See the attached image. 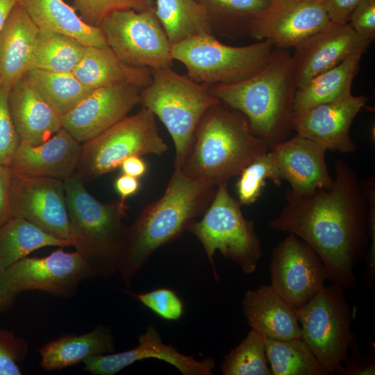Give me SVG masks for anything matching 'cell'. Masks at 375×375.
Here are the masks:
<instances>
[{
    "instance_id": "6da1fadb",
    "label": "cell",
    "mask_w": 375,
    "mask_h": 375,
    "mask_svg": "<svg viewBox=\"0 0 375 375\" xmlns=\"http://www.w3.org/2000/svg\"><path fill=\"white\" fill-rule=\"evenodd\" d=\"M335 169L331 185L311 194L299 196L288 189L285 206L268 226L305 242L323 261L333 284L354 290V267L369 244L367 200L351 165L338 159Z\"/></svg>"
},
{
    "instance_id": "7a4b0ae2",
    "label": "cell",
    "mask_w": 375,
    "mask_h": 375,
    "mask_svg": "<svg viewBox=\"0 0 375 375\" xmlns=\"http://www.w3.org/2000/svg\"><path fill=\"white\" fill-rule=\"evenodd\" d=\"M216 190L217 187L193 179L175 167L162 196L126 226L117 269L126 286L154 251L176 240L204 213Z\"/></svg>"
},
{
    "instance_id": "3957f363",
    "label": "cell",
    "mask_w": 375,
    "mask_h": 375,
    "mask_svg": "<svg viewBox=\"0 0 375 375\" xmlns=\"http://www.w3.org/2000/svg\"><path fill=\"white\" fill-rule=\"evenodd\" d=\"M287 49L274 47L267 65L252 76L209 88L220 101L242 112L253 133L270 148L290 138L293 130L297 85Z\"/></svg>"
},
{
    "instance_id": "277c9868",
    "label": "cell",
    "mask_w": 375,
    "mask_h": 375,
    "mask_svg": "<svg viewBox=\"0 0 375 375\" xmlns=\"http://www.w3.org/2000/svg\"><path fill=\"white\" fill-rule=\"evenodd\" d=\"M269 149L242 112L221 102L200 120L181 169L189 177L217 187Z\"/></svg>"
},
{
    "instance_id": "5b68a950",
    "label": "cell",
    "mask_w": 375,
    "mask_h": 375,
    "mask_svg": "<svg viewBox=\"0 0 375 375\" xmlns=\"http://www.w3.org/2000/svg\"><path fill=\"white\" fill-rule=\"evenodd\" d=\"M64 181L69 227V241L97 276L117 272L126 226L127 209L119 200L102 203L92 197L75 174Z\"/></svg>"
},
{
    "instance_id": "8992f818",
    "label": "cell",
    "mask_w": 375,
    "mask_h": 375,
    "mask_svg": "<svg viewBox=\"0 0 375 375\" xmlns=\"http://www.w3.org/2000/svg\"><path fill=\"white\" fill-rule=\"evenodd\" d=\"M152 80L140 93V102L165 125L176 150L175 167H182L197 127L206 111L221 103L209 88L171 67L150 69Z\"/></svg>"
},
{
    "instance_id": "52a82bcc",
    "label": "cell",
    "mask_w": 375,
    "mask_h": 375,
    "mask_svg": "<svg viewBox=\"0 0 375 375\" xmlns=\"http://www.w3.org/2000/svg\"><path fill=\"white\" fill-rule=\"evenodd\" d=\"M274 47L268 40L242 47L223 44L201 33L172 44L171 55L185 67L187 76L207 88L242 81L261 70Z\"/></svg>"
},
{
    "instance_id": "ba28073f",
    "label": "cell",
    "mask_w": 375,
    "mask_h": 375,
    "mask_svg": "<svg viewBox=\"0 0 375 375\" xmlns=\"http://www.w3.org/2000/svg\"><path fill=\"white\" fill-rule=\"evenodd\" d=\"M241 206L230 194L228 183L221 184L202 218L194 220L186 228L203 245L218 282L213 258L216 251L238 264L245 274L253 273L263 256L254 223L244 217Z\"/></svg>"
},
{
    "instance_id": "9c48e42d",
    "label": "cell",
    "mask_w": 375,
    "mask_h": 375,
    "mask_svg": "<svg viewBox=\"0 0 375 375\" xmlns=\"http://www.w3.org/2000/svg\"><path fill=\"white\" fill-rule=\"evenodd\" d=\"M295 312L301 339L312 354L331 374H342L356 339L344 290L334 284L324 286Z\"/></svg>"
},
{
    "instance_id": "30bf717a",
    "label": "cell",
    "mask_w": 375,
    "mask_h": 375,
    "mask_svg": "<svg viewBox=\"0 0 375 375\" xmlns=\"http://www.w3.org/2000/svg\"><path fill=\"white\" fill-rule=\"evenodd\" d=\"M168 146L159 135L156 116L142 108L96 137L81 143L76 175L83 183L113 172L131 156L157 155Z\"/></svg>"
},
{
    "instance_id": "8fae6325",
    "label": "cell",
    "mask_w": 375,
    "mask_h": 375,
    "mask_svg": "<svg viewBox=\"0 0 375 375\" xmlns=\"http://www.w3.org/2000/svg\"><path fill=\"white\" fill-rule=\"evenodd\" d=\"M62 248L44 257H25L0 269V310L10 308L22 292L28 290L69 297L83 280L97 276L81 253Z\"/></svg>"
},
{
    "instance_id": "7c38bea8",
    "label": "cell",
    "mask_w": 375,
    "mask_h": 375,
    "mask_svg": "<svg viewBox=\"0 0 375 375\" xmlns=\"http://www.w3.org/2000/svg\"><path fill=\"white\" fill-rule=\"evenodd\" d=\"M108 46L125 64L149 69L171 67V43L154 11L116 10L99 26Z\"/></svg>"
},
{
    "instance_id": "4fadbf2b",
    "label": "cell",
    "mask_w": 375,
    "mask_h": 375,
    "mask_svg": "<svg viewBox=\"0 0 375 375\" xmlns=\"http://www.w3.org/2000/svg\"><path fill=\"white\" fill-rule=\"evenodd\" d=\"M270 274V286L294 310L306 304L328 280L320 257L292 233L273 249Z\"/></svg>"
},
{
    "instance_id": "5bb4252c",
    "label": "cell",
    "mask_w": 375,
    "mask_h": 375,
    "mask_svg": "<svg viewBox=\"0 0 375 375\" xmlns=\"http://www.w3.org/2000/svg\"><path fill=\"white\" fill-rule=\"evenodd\" d=\"M331 23L322 0H270L252 22L249 35L288 49Z\"/></svg>"
},
{
    "instance_id": "9a60e30c",
    "label": "cell",
    "mask_w": 375,
    "mask_h": 375,
    "mask_svg": "<svg viewBox=\"0 0 375 375\" xmlns=\"http://www.w3.org/2000/svg\"><path fill=\"white\" fill-rule=\"evenodd\" d=\"M11 211L12 217L26 219L50 235L70 242L63 181L12 172Z\"/></svg>"
},
{
    "instance_id": "2e32d148",
    "label": "cell",
    "mask_w": 375,
    "mask_h": 375,
    "mask_svg": "<svg viewBox=\"0 0 375 375\" xmlns=\"http://www.w3.org/2000/svg\"><path fill=\"white\" fill-rule=\"evenodd\" d=\"M372 42L358 34L349 23H331L294 47L291 62L297 89L353 54L365 53Z\"/></svg>"
},
{
    "instance_id": "e0dca14e",
    "label": "cell",
    "mask_w": 375,
    "mask_h": 375,
    "mask_svg": "<svg viewBox=\"0 0 375 375\" xmlns=\"http://www.w3.org/2000/svg\"><path fill=\"white\" fill-rule=\"evenodd\" d=\"M142 88L122 84L93 90L62 117V127L81 144L117 124L140 102Z\"/></svg>"
},
{
    "instance_id": "ac0fdd59",
    "label": "cell",
    "mask_w": 375,
    "mask_h": 375,
    "mask_svg": "<svg viewBox=\"0 0 375 375\" xmlns=\"http://www.w3.org/2000/svg\"><path fill=\"white\" fill-rule=\"evenodd\" d=\"M367 97L351 93L337 101L317 106L293 117V130L327 150L354 152L357 145L350 128L357 115L367 108Z\"/></svg>"
},
{
    "instance_id": "d6986e66",
    "label": "cell",
    "mask_w": 375,
    "mask_h": 375,
    "mask_svg": "<svg viewBox=\"0 0 375 375\" xmlns=\"http://www.w3.org/2000/svg\"><path fill=\"white\" fill-rule=\"evenodd\" d=\"M138 342L136 347L128 351L88 357L83 361L84 369L94 375H114L137 361L157 358L173 365L184 375L212 374L215 367L212 358L197 360L181 353L173 347L163 343L153 325H149L139 336Z\"/></svg>"
},
{
    "instance_id": "ffe728a7",
    "label": "cell",
    "mask_w": 375,
    "mask_h": 375,
    "mask_svg": "<svg viewBox=\"0 0 375 375\" xmlns=\"http://www.w3.org/2000/svg\"><path fill=\"white\" fill-rule=\"evenodd\" d=\"M281 178L293 194L307 196L333 181L325 159L326 149L296 134L270 148Z\"/></svg>"
},
{
    "instance_id": "44dd1931",
    "label": "cell",
    "mask_w": 375,
    "mask_h": 375,
    "mask_svg": "<svg viewBox=\"0 0 375 375\" xmlns=\"http://www.w3.org/2000/svg\"><path fill=\"white\" fill-rule=\"evenodd\" d=\"M81 149V144L62 127L40 144L19 143L9 167L19 175L65 181L76 174Z\"/></svg>"
},
{
    "instance_id": "7402d4cb",
    "label": "cell",
    "mask_w": 375,
    "mask_h": 375,
    "mask_svg": "<svg viewBox=\"0 0 375 375\" xmlns=\"http://www.w3.org/2000/svg\"><path fill=\"white\" fill-rule=\"evenodd\" d=\"M8 105L20 143L40 144L62 128V116L42 98L26 74L10 89Z\"/></svg>"
},
{
    "instance_id": "603a6c76",
    "label": "cell",
    "mask_w": 375,
    "mask_h": 375,
    "mask_svg": "<svg viewBox=\"0 0 375 375\" xmlns=\"http://www.w3.org/2000/svg\"><path fill=\"white\" fill-rule=\"evenodd\" d=\"M39 33L19 2L0 33V83L8 90L30 70Z\"/></svg>"
},
{
    "instance_id": "cb8c5ba5",
    "label": "cell",
    "mask_w": 375,
    "mask_h": 375,
    "mask_svg": "<svg viewBox=\"0 0 375 375\" xmlns=\"http://www.w3.org/2000/svg\"><path fill=\"white\" fill-rule=\"evenodd\" d=\"M243 312L251 329L265 338H301L295 310L269 285L247 290L242 300Z\"/></svg>"
},
{
    "instance_id": "d4e9b609",
    "label": "cell",
    "mask_w": 375,
    "mask_h": 375,
    "mask_svg": "<svg viewBox=\"0 0 375 375\" xmlns=\"http://www.w3.org/2000/svg\"><path fill=\"white\" fill-rule=\"evenodd\" d=\"M72 72L91 90L122 84L143 88L152 80L149 69L125 64L108 46L87 47L82 59Z\"/></svg>"
},
{
    "instance_id": "484cf974",
    "label": "cell",
    "mask_w": 375,
    "mask_h": 375,
    "mask_svg": "<svg viewBox=\"0 0 375 375\" xmlns=\"http://www.w3.org/2000/svg\"><path fill=\"white\" fill-rule=\"evenodd\" d=\"M41 31L64 35L85 47L108 46L99 27L85 22L63 0H19Z\"/></svg>"
},
{
    "instance_id": "4316f807",
    "label": "cell",
    "mask_w": 375,
    "mask_h": 375,
    "mask_svg": "<svg viewBox=\"0 0 375 375\" xmlns=\"http://www.w3.org/2000/svg\"><path fill=\"white\" fill-rule=\"evenodd\" d=\"M114 349L110 330L99 326L87 333L63 335L46 344L40 349V365L46 371L61 369L90 356L113 353Z\"/></svg>"
},
{
    "instance_id": "83f0119b",
    "label": "cell",
    "mask_w": 375,
    "mask_h": 375,
    "mask_svg": "<svg viewBox=\"0 0 375 375\" xmlns=\"http://www.w3.org/2000/svg\"><path fill=\"white\" fill-rule=\"evenodd\" d=\"M363 53L358 52L353 54L298 88L294 103V115L350 94Z\"/></svg>"
},
{
    "instance_id": "f1b7e54d",
    "label": "cell",
    "mask_w": 375,
    "mask_h": 375,
    "mask_svg": "<svg viewBox=\"0 0 375 375\" xmlns=\"http://www.w3.org/2000/svg\"><path fill=\"white\" fill-rule=\"evenodd\" d=\"M71 246L26 219L12 217L0 226V269L44 247Z\"/></svg>"
},
{
    "instance_id": "f546056e",
    "label": "cell",
    "mask_w": 375,
    "mask_h": 375,
    "mask_svg": "<svg viewBox=\"0 0 375 375\" xmlns=\"http://www.w3.org/2000/svg\"><path fill=\"white\" fill-rule=\"evenodd\" d=\"M154 12L171 44L212 33L208 12L199 0H155Z\"/></svg>"
},
{
    "instance_id": "4dcf8cb0",
    "label": "cell",
    "mask_w": 375,
    "mask_h": 375,
    "mask_svg": "<svg viewBox=\"0 0 375 375\" xmlns=\"http://www.w3.org/2000/svg\"><path fill=\"white\" fill-rule=\"evenodd\" d=\"M28 78L42 98L62 117L73 110L93 90L73 74L31 69Z\"/></svg>"
},
{
    "instance_id": "1f68e13d",
    "label": "cell",
    "mask_w": 375,
    "mask_h": 375,
    "mask_svg": "<svg viewBox=\"0 0 375 375\" xmlns=\"http://www.w3.org/2000/svg\"><path fill=\"white\" fill-rule=\"evenodd\" d=\"M205 7L212 31L229 38L249 35L253 19L270 0H199Z\"/></svg>"
},
{
    "instance_id": "d6a6232c",
    "label": "cell",
    "mask_w": 375,
    "mask_h": 375,
    "mask_svg": "<svg viewBox=\"0 0 375 375\" xmlns=\"http://www.w3.org/2000/svg\"><path fill=\"white\" fill-rule=\"evenodd\" d=\"M265 351L272 375H328L301 338H265Z\"/></svg>"
},
{
    "instance_id": "836d02e7",
    "label": "cell",
    "mask_w": 375,
    "mask_h": 375,
    "mask_svg": "<svg viewBox=\"0 0 375 375\" xmlns=\"http://www.w3.org/2000/svg\"><path fill=\"white\" fill-rule=\"evenodd\" d=\"M86 47L72 38L40 31L30 70L72 72L82 59Z\"/></svg>"
},
{
    "instance_id": "e575fe53",
    "label": "cell",
    "mask_w": 375,
    "mask_h": 375,
    "mask_svg": "<svg viewBox=\"0 0 375 375\" xmlns=\"http://www.w3.org/2000/svg\"><path fill=\"white\" fill-rule=\"evenodd\" d=\"M222 372L224 375H272L265 338L251 329L244 340L224 356Z\"/></svg>"
},
{
    "instance_id": "d590c367",
    "label": "cell",
    "mask_w": 375,
    "mask_h": 375,
    "mask_svg": "<svg viewBox=\"0 0 375 375\" xmlns=\"http://www.w3.org/2000/svg\"><path fill=\"white\" fill-rule=\"evenodd\" d=\"M239 175L236 189L238 200L242 206H250L259 199L267 180L277 186L283 181L270 149L253 160Z\"/></svg>"
},
{
    "instance_id": "8d00e7d4",
    "label": "cell",
    "mask_w": 375,
    "mask_h": 375,
    "mask_svg": "<svg viewBox=\"0 0 375 375\" xmlns=\"http://www.w3.org/2000/svg\"><path fill=\"white\" fill-rule=\"evenodd\" d=\"M80 17L87 24L99 27L103 19L112 12L132 9L155 10V0H72Z\"/></svg>"
},
{
    "instance_id": "74e56055",
    "label": "cell",
    "mask_w": 375,
    "mask_h": 375,
    "mask_svg": "<svg viewBox=\"0 0 375 375\" xmlns=\"http://www.w3.org/2000/svg\"><path fill=\"white\" fill-rule=\"evenodd\" d=\"M132 295L158 316L167 321L178 320L183 314L182 300L169 288H158L148 292L132 293Z\"/></svg>"
},
{
    "instance_id": "f35d334b",
    "label": "cell",
    "mask_w": 375,
    "mask_h": 375,
    "mask_svg": "<svg viewBox=\"0 0 375 375\" xmlns=\"http://www.w3.org/2000/svg\"><path fill=\"white\" fill-rule=\"evenodd\" d=\"M26 341L6 329H0V375H21L19 362L27 356Z\"/></svg>"
},
{
    "instance_id": "ab89813d",
    "label": "cell",
    "mask_w": 375,
    "mask_h": 375,
    "mask_svg": "<svg viewBox=\"0 0 375 375\" xmlns=\"http://www.w3.org/2000/svg\"><path fill=\"white\" fill-rule=\"evenodd\" d=\"M9 90L0 83V165L8 166L20 143L10 112Z\"/></svg>"
},
{
    "instance_id": "60d3db41",
    "label": "cell",
    "mask_w": 375,
    "mask_h": 375,
    "mask_svg": "<svg viewBox=\"0 0 375 375\" xmlns=\"http://www.w3.org/2000/svg\"><path fill=\"white\" fill-rule=\"evenodd\" d=\"M365 194L367 206V224L371 244L369 246L367 256V276H375V181L374 177L361 181Z\"/></svg>"
},
{
    "instance_id": "b9f144b4",
    "label": "cell",
    "mask_w": 375,
    "mask_h": 375,
    "mask_svg": "<svg viewBox=\"0 0 375 375\" xmlns=\"http://www.w3.org/2000/svg\"><path fill=\"white\" fill-rule=\"evenodd\" d=\"M349 24L358 34L373 42L375 38V0H362L353 11Z\"/></svg>"
},
{
    "instance_id": "7bdbcfd3",
    "label": "cell",
    "mask_w": 375,
    "mask_h": 375,
    "mask_svg": "<svg viewBox=\"0 0 375 375\" xmlns=\"http://www.w3.org/2000/svg\"><path fill=\"white\" fill-rule=\"evenodd\" d=\"M351 353L343 365V375H372L375 374V363L372 355L364 358L355 342L351 347Z\"/></svg>"
},
{
    "instance_id": "ee69618b",
    "label": "cell",
    "mask_w": 375,
    "mask_h": 375,
    "mask_svg": "<svg viewBox=\"0 0 375 375\" xmlns=\"http://www.w3.org/2000/svg\"><path fill=\"white\" fill-rule=\"evenodd\" d=\"M12 172L9 166L0 165V226L10 219Z\"/></svg>"
},
{
    "instance_id": "f6af8a7d",
    "label": "cell",
    "mask_w": 375,
    "mask_h": 375,
    "mask_svg": "<svg viewBox=\"0 0 375 375\" xmlns=\"http://www.w3.org/2000/svg\"><path fill=\"white\" fill-rule=\"evenodd\" d=\"M362 0H322L331 23H349L350 17Z\"/></svg>"
},
{
    "instance_id": "bcb514c9",
    "label": "cell",
    "mask_w": 375,
    "mask_h": 375,
    "mask_svg": "<svg viewBox=\"0 0 375 375\" xmlns=\"http://www.w3.org/2000/svg\"><path fill=\"white\" fill-rule=\"evenodd\" d=\"M140 186L138 178L133 177L124 174L118 176L115 181V188L120 196V200H125L130 196L135 194Z\"/></svg>"
},
{
    "instance_id": "7dc6e473",
    "label": "cell",
    "mask_w": 375,
    "mask_h": 375,
    "mask_svg": "<svg viewBox=\"0 0 375 375\" xmlns=\"http://www.w3.org/2000/svg\"><path fill=\"white\" fill-rule=\"evenodd\" d=\"M122 174L140 178L147 170L146 162L139 156H131L126 158L120 165Z\"/></svg>"
},
{
    "instance_id": "c3c4849f",
    "label": "cell",
    "mask_w": 375,
    "mask_h": 375,
    "mask_svg": "<svg viewBox=\"0 0 375 375\" xmlns=\"http://www.w3.org/2000/svg\"><path fill=\"white\" fill-rule=\"evenodd\" d=\"M19 0H0V33L14 7Z\"/></svg>"
}]
</instances>
